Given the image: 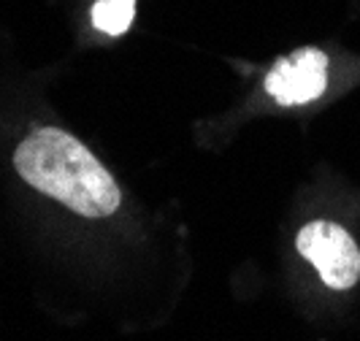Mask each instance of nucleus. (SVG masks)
<instances>
[{"label":"nucleus","mask_w":360,"mask_h":341,"mask_svg":"<svg viewBox=\"0 0 360 341\" xmlns=\"http://www.w3.org/2000/svg\"><path fill=\"white\" fill-rule=\"evenodd\" d=\"M19 176L82 217H108L120 209V187L87 146L60 127L30 133L14 155Z\"/></svg>","instance_id":"1"},{"label":"nucleus","mask_w":360,"mask_h":341,"mask_svg":"<svg viewBox=\"0 0 360 341\" xmlns=\"http://www.w3.org/2000/svg\"><path fill=\"white\" fill-rule=\"evenodd\" d=\"M298 252L333 290H349L360 279V250L342 225L317 219L298 233Z\"/></svg>","instance_id":"2"},{"label":"nucleus","mask_w":360,"mask_h":341,"mask_svg":"<svg viewBox=\"0 0 360 341\" xmlns=\"http://www.w3.org/2000/svg\"><path fill=\"white\" fill-rule=\"evenodd\" d=\"M328 90V54L298 49L282 57L266 76V92L279 106H304Z\"/></svg>","instance_id":"3"},{"label":"nucleus","mask_w":360,"mask_h":341,"mask_svg":"<svg viewBox=\"0 0 360 341\" xmlns=\"http://www.w3.org/2000/svg\"><path fill=\"white\" fill-rule=\"evenodd\" d=\"M136 14V0H98L92 6V25L106 36H122Z\"/></svg>","instance_id":"4"}]
</instances>
